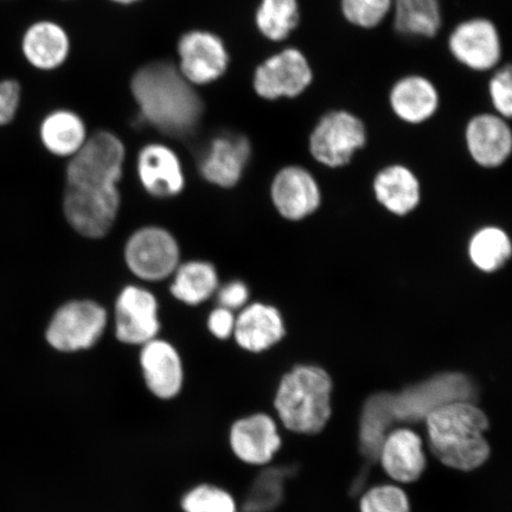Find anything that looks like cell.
<instances>
[{
	"label": "cell",
	"instance_id": "cell-27",
	"mask_svg": "<svg viewBox=\"0 0 512 512\" xmlns=\"http://www.w3.org/2000/svg\"><path fill=\"white\" fill-rule=\"evenodd\" d=\"M172 281L174 297L187 305H200L219 288V275L214 265L206 261H189L179 265Z\"/></svg>",
	"mask_w": 512,
	"mask_h": 512
},
{
	"label": "cell",
	"instance_id": "cell-19",
	"mask_svg": "<svg viewBox=\"0 0 512 512\" xmlns=\"http://www.w3.org/2000/svg\"><path fill=\"white\" fill-rule=\"evenodd\" d=\"M137 168L140 183L150 195L168 198L181 194L185 183L182 164L170 147L146 145L139 152Z\"/></svg>",
	"mask_w": 512,
	"mask_h": 512
},
{
	"label": "cell",
	"instance_id": "cell-34",
	"mask_svg": "<svg viewBox=\"0 0 512 512\" xmlns=\"http://www.w3.org/2000/svg\"><path fill=\"white\" fill-rule=\"evenodd\" d=\"M21 102V86L15 80L0 81V126L15 118Z\"/></svg>",
	"mask_w": 512,
	"mask_h": 512
},
{
	"label": "cell",
	"instance_id": "cell-13",
	"mask_svg": "<svg viewBox=\"0 0 512 512\" xmlns=\"http://www.w3.org/2000/svg\"><path fill=\"white\" fill-rule=\"evenodd\" d=\"M179 72L194 85H207L227 72L229 54L219 36L208 31H190L178 44Z\"/></svg>",
	"mask_w": 512,
	"mask_h": 512
},
{
	"label": "cell",
	"instance_id": "cell-17",
	"mask_svg": "<svg viewBox=\"0 0 512 512\" xmlns=\"http://www.w3.org/2000/svg\"><path fill=\"white\" fill-rule=\"evenodd\" d=\"M229 446L242 463L266 465L281 447L277 424L270 415L262 413L236 420L230 427Z\"/></svg>",
	"mask_w": 512,
	"mask_h": 512
},
{
	"label": "cell",
	"instance_id": "cell-20",
	"mask_svg": "<svg viewBox=\"0 0 512 512\" xmlns=\"http://www.w3.org/2000/svg\"><path fill=\"white\" fill-rule=\"evenodd\" d=\"M233 335L240 348L259 354L271 349L285 337L283 315L272 305H248L236 318Z\"/></svg>",
	"mask_w": 512,
	"mask_h": 512
},
{
	"label": "cell",
	"instance_id": "cell-10",
	"mask_svg": "<svg viewBox=\"0 0 512 512\" xmlns=\"http://www.w3.org/2000/svg\"><path fill=\"white\" fill-rule=\"evenodd\" d=\"M179 254L174 236L159 227L137 230L125 248L128 268L146 281L164 280L174 274L179 266Z\"/></svg>",
	"mask_w": 512,
	"mask_h": 512
},
{
	"label": "cell",
	"instance_id": "cell-22",
	"mask_svg": "<svg viewBox=\"0 0 512 512\" xmlns=\"http://www.w3.org/2000/svg\"><path fill=\"white\" fill-rule=\"evenodd\" d=\"M393 29L407 40L430 41L444 28V8L441 0H393Z\"/></svg>",
	"mask_w": 512,
	"mask_h": 512
},
{
	"label": "cell",
	"instance_id": "cell-33",
	"mask_svg": "<svg viewBox=\"0 0 512 512\" xmlns=\"http://www.w3.org/2000/svg\"><path fill=\"white\" fill-rule=\"evenodd\" d=\"M406 492L395 485L376 486L361 499V512H409Z\"/></svg>",
	"mask_w": 512,
	"mask_h": 512
},
{
	"label": "cell",
	"instance_id": "cell-18",
	"mask_svg": "<svg viewBox=\"0 0 512 512\" xmlns=\"http://www.w3.org/2000/svg\"><path fill=\"white\" fill-rule=\"evenodd\" d=\"M252 145L242 134H223L211 142L200 170L207 182L221 188H233L247 168Z\"/></svg>",
	"mask_w": 512,
	"mask_h": 512
},
{
	"label": "cell",
	"instance_id": "cell-28",
	"mask_svg": "<svg viewBox=\"0 0 512 512\" xmlns=\"http://www.w3.org/2000/svg\"><path fill=\"white\" fill-rule=\"evenodd\" d=\"M512 246L509 235L498 227H484L472 236L469 256L479 271L494 273L510 260Z\"/></svg>",
	"mask_w": 512,
	"mask_h": 512
},
{
	"label": "cell",
	"instance_id": "cell-16",
	"mask_svg": "<svg viewBox=\"0 0 512 512\" xmlns=\"http://www.w3.org/2000/svg\"><path fill=\"white\" fill-rule=\"evenodd\" d=\"M139 362L146 388L155 398L170 401L181 394L184 367L181 355L174 345L163 339H152L142 345Z\"/></svg>",
	"mask_w": 512,
	"mask_h": 512
},
{
	"label": "cell",
	"instance_id": "cell-1",
	"mask_svg": "<svg viewBox=\"0 0 512 512\" xmlns=\"http://www.w3.org/2000/svg\"><path fill=\"white\" fill-rule=\"evenodd\" d=\"M124 160V144L110 132L88 138L70 160L64 214L70 226L86 238H102L117 219Z\"/></svg>",
	"mask_w": 512,
	"mask_h": 512
},
{
	"label": "cell",
	"instance_id": "cell-36",
	"mask_svg": "<svg viewBox=\"0 0 512 512\" xmlns=\"http://www.w3.org/2000/svg\"><path fill=\"white\" fill-rule=\"evenodd\" d=\"M235 320L233 311L220 306L210 313L208 328L216 338L227 339L233 335Z\"/></svg>",
	"mask_w": 512,
	"mask_h": 512
},
{
	"label": "cell",
	"instance_id": "cell-31",
	"mask_svg": "<svg viewBox=\"0 0 512 512\" xmlns=\"http://www.w3.org/2000/svg\"><path fill=\"white\" fill-rule=\"evenodd\" d=\"M366 420L363 424V444L368 448L370 456L380 454L383 444L384 431L389 424V416H393L390 409L389 395H377L368 403Z\"/></svg>",
	"mask_w": 512,
	"mask_h": 512
},
{
	"label": "cell",
	"instance_id": "cell-24",
	"mask_svg": "<svg viewBox=\"0 0 512 512\" xmlns=\"http://www.w3.org/2000/svg\"><path fill=\"white\" fill-rule=\"evenodd\" d=\"M22 48L31 66L51 70L67 60L70 44L67 32L59 24L42 21L25 32Z\"/></svg>",
	"mask_w": 512,
	"mask_h": 512
},
{
	"label": "cell",
	"instance_id": "cell-35",
	"mask_svg": "<svg viewBox=\"0 0 512 512\" xmlns=\"http://www.w3.org/2000/svg\"><path fill=\"white\" fill-rule=\"evenodd\" d=\"M249 299L248 286L240 280L230 281L219 291V303L230 311L241 309Z\"/></svg>",
	"mask_w": 512,
	"mask_h": 512
},
{
	"label": "cell",
	"instance_id": "cell-11",
	"mask_svg": "<svg viewBox=\"0 0 512 512\" xmlns=\"http://www.w3.org/2000/svg\"><path fill=\"white\" fill-rule=\"evenodd\" d=\"M443 99L439 86L430 76L418 72L396 78L387 93L390 112L401 123L420 126L437 117Z\"/></svg>",
	"mask_w": 512,
	"mask_h": 512
},
{
	"label": "cell",
	"instance_id": "cell-14",
	"mask_svg": "<svg viewBox=\"0 0 512 512\" xmlns=\"http://www.w3.org/2000/svg\"><path fill=\"white\" fill-rule=\"evenodd\" d=\"M158 303L145 288L127 286L115 304V334L121 343L144 345L157 338Z\"/></svg>",
	"mask_w": 512,
	"mask_h": 512
},
{
	"label": "cell",
	"instance_id": "cell-4",
	"mask_svg": "<svg viewBox=\"0 0 512 512\" xmlns=\"http://www.w3.org/2000/svg\"><path fill=\"white\" fill-rule=\"evenodd\" d=\"M332 380L323 368L297 366L281 379L274 407L292 432L315 434L331 416Z\"/></svg>",
	"mask_w": 512,
	"mask_h": 512
},
{
	"label": "cell",
	"instance_id": "cell-23",
	"mask_svg": "<svg viewBox=\"0 0 512 512\" xmlns=\"http://www.w3.org/2000/svg\"><path fill=\"white\" fill-rule=\"evenodd\" d=\"M376 200L390 213L405 216L419 206L421 189L418 177L401 164L388 165L374 179Z\"/></svg>",
	"mask_w": 512,
	"mask_h": 512
},
{
	"label": "cell",
	"instance_id": "cell-25",
	"mask_svg": "<svg viewBox=\"0 0 512 512\" xmlns=\"http://www.w3.org/2000/svg\"><path fill=\"white\" fill-rule=\"evenodd\" d=\"M303 21L300 0H260L255 9L256 30L266 41L286 44Z\"/></svg>",
	"mask_w": 512,
	"mask_h": 512
},
{
	"label": "cell",
	"instance_id": "cell-2",
	"mask_svg": "<svg viewBox=\"0 0 512 512\" xmlns=\"http://www.w3.org/2000/svg\"><path fill=\"white\" fill-rule=\"evenodd\" d=\"M191 83L171 64L155 62L138 70L132 93L147 123L174 137L188 136L200 123L203 105Z\"/></svg>",
	"mask_w": 512,
	"mask_h": 512
},
{
	"label": "cell",
	"instance_id": "cell-26",
	"mask_svg": "<svg viewBox=\"0 0 512 512\" xmlns=\"http://www.w3.org/2000/svg\"><path fill=\"white\" fill-rule=\"evenodd\" d=\"M41 139L51 153L73 157L85 145L87 130L78 114L67 110L47 115L41 125Z\"/></svg>",
	"mask_w": 512,
	"mask_h": 512
},
{
	"label": "cell",
	"instance_id": "cell-9",
	"mask_svg": "<svg viewBox=\"0 0 512 512\" xmlns=\"http://www.w3.org/2000/svg\"><path fill=\"white\" fill-rule=\"evenodd\" d=\"M473 386L469 377L459 373H445L415 384L400 395H390L393 418L418 420L447 403L469 401Z\"/></svg>",
	"mask_w": 512,
	"mask_h": 512
},
{
	"label": "cell",
	"instance_id": "cell-15",
	"mask_svg": "<svg viewBox=\"0 0 512 512\" xmlns=\"http://www.w3.org/2000/svg\"><path fill=\"white\" fill-rule=\"evenodd\" d=\"M275 209L286 220L302 221L322 203L319 185L303 166L288 165L275 175L271 187Z\"/></svg>",
	"mask_w": 512,
	"mask_h": 512
},
{
	"label": "cell",
	"instance_id": "cell-5",
	"mask_svg": "<svg viewBox=\"0 0 512 512\" xmlns=\"http://www.w3.org/2000/svg\"><path fill=\"white\" fill-rule=\"evenodd\" d=\"M367 144L366 121L348 108H331L324 112L309 136L311 157L329 169L344 168Z\"/></svg>",
	"mask_w": 512,
	"mask_h": 512
},
{
	"label": "cell",
	"instance_id": "cell-32",
	"mask_svg": "<svg viewBox=\"0 0 512 512\" xmlns=\"http://www.w3.org/2000/svg\"><path fill=\"white\" fill-rule=\"evenodd\" d=\"M486 83V94L490 111L510 120L512 117V69L509 63H503L491 72Z\"/></svg>",
	"mask_w": 512,
	"mask_h": 512
},
{
	"label": "cell",
	"instance_id": "cell-30",
	"mask_svg": "<svg viewBox=\"0 0 512 512\" xmlns=\"http://www.w3.org/2000/svg\"><path fill=\"white\" fill-rule=\"evenodd\" d=\"M181 508L183 512H238L233 495L213 484H198L185 492Z\"/></svg>",
	"mask_w": 512,
	"mask_h": 512
},
{
	"label": "cell",
	"instance_id": "cell-6",
	"mask_svg": "<svg viewBox=\"0 0 512 512\" xmlns=\"http://www.w3.org/2000/svg\"><path fill=\"white\" fill-rule=\"evenodd\" d=\"M315 80L310 56L300 47L285 44L256 66L252 86L262 100L293 101L309 93Z\"/></svg>",
	"mask_w": 512,
	"mask_h": 512
},
{
	"label": "cell",
	"instance_id": "cell-12",
	"mask_svg": "<svg viewBox=\"0 0 512 512\" xmlns=\"http://www.w3.org/2000/svg\"><path fill=\"white\" fill-rule=\"evenodd\" d=\"M464 139L473 162L482 168H499L511 156L510 120L490 110L475 113L467 120Z\"/></svg>",
	"mask_w": 512,
	"mask_h": 512
},
{
	"label": "cell",
	"instance_id": "cell-8",
	"mask_svg": "<svg viewBox=\"0 0 512 512\" xmlns=\"http://www.w3.org/2000/svg\"><path fill=\"white\" fill-rule=\"evenodd\" d=\"M107 312L91 300H74L55 313L47 341L57 351L76 352L94 347L104 335Z\"/></svg>",
	"mask_w": 512,
	"mask_h": 512
},
{
	"label": "cell",
	"instance_id": "cell-3",
	"mask_svg": "<svg viewBox=\"0 0 512 512\" xmlns=\"http://www.w3.org/2000/svg\"><path fill=\"white\" fill-rule=\"evenodd\" d=\"M431 450L440 463L459 471H472L490 457L485 438L489 420L470 401L447 403L426 416Z\"/></svg>",
	"mask_w": 512,
	"mask_h": 512
},
{
	"label": "cell",
	"instance_id": "cell-21",
	"mask_svg": "<svg viewBox=\"0 0 512 512\" xmlns=\"http://www.w3.org/2000/svg\"><path fill=\"white\" fill-rule=\"evenodd\" d=\"M380 457L384 471L398 483H413L426 469L422 440L408 428H400L384 438Z\"/></svg>",
	"mask_w": 512,
	"mask_h": 512
},
{
	"label": "cell",
	"instance_id": "cell-29",
	"mask_svg": "<svg viewBox=\"0 0 512 512\" xmlns=\"http://www.w3.org/2000/svg\"><path fill=\"white\" fill-rule=\"evenodd\" d=\"M393 0H338V9L350 27L371 31L382 27L392 15Z\"/></svg>",
	"mask_w": 512,
	"mask_h": 512
},
{
	"label": "cell",
	"instance_id": "cell-37",
	"mask_svg": "<svg viewBox=\"0 0 512 512\" xmlns=\"http://www.w3.org/2000/svg\"><path fill=\"white\" fill-rule=\"evenodd\" d=\"M113 2L128 5V4L137 3V2H139V0H113Z\"/></svg>",
	"mask_w": 512,
	"mask_h": 512
},
{
	"label": "cell",
	"instance_id": "cell-7",
	"mask_svg": "<svg viewBox=\"0 0 512 512\" xmlns=\"http://www.w3.org/2000/svg\"><path fill=\"white\" fill-rule=\"evenodd\" d=\"M446 48L452 60L471 73L489 75L504 63L501 30L486 16H470L454 24Z\"/></svg>",
	"mask_w": 512,
	"mask_h": 512
}]
</instances>
